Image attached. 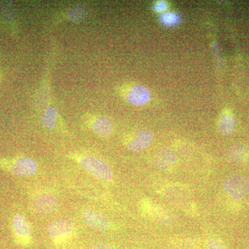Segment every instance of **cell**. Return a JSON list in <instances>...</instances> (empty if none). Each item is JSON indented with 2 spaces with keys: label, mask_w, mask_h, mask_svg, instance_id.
<instances>
[{
  "label": "cell",
  "mask_w": 249,
  "mask_h": 249,
  "mask_svg": "<svg viewBox=\"0 0 249 249\" xmlns=\"http://www.w3.org/2000/svg\"><path fill=\"white\" fill-rule=\"evenodd\" d=\"M70 158L75 160L83 169L98 179L105 182L112 181L114 177L112 170L106 162L100 159L92 156L81 155H71Z\"/></svg>",
  "instance_id": "1"
},
{
  "label": "cell",
  "mask_w": 249,
  "mask_h": 249,
  "mask_svg": "<svg viewBox=\"0 0 249 249\" xmlns=\"http://www.w3.org/2000/svg\"><path fill=\"white\" fill-rule=\"evenodd\" d=\"M75 227L71 219L60 217L49 223L47 232L55 247L67 245L75 235Z\"/></svg>",
  "instance_id": "2"
},
{
  "label": "cell",
  "mask_w": 249,
  "mask_h": 249,
  "mask_svg": "<svg viewBox=\"0 0 249 249\" xmlns=\"http://www.w3.org/2000/svg\"><path fill=\"white\" fill-rule=\"evenodd\" d=\"M0 169L18 177H31L37 171V163L34 159L19 157L0 160Z\"/></svg>",
  "instance_id": "3"
},
{
  "label": "cell",
  "mask_w": 249,
  "mask_h": 249,
  "mask_svg": "<svg viewBox=\"0 0 249 249\" xmlns=\"http://www.w3.org/2000/svg\"><path fill=\"white\" fill-rule=\"evenodd\" d=\"M12 231L17 245L24 248L32 245V229L30 223L22 214H16L13 218Z\"/></svg>",
  "instance_id": "4"
},
{
  "label": "cell",
  "mask_w": 249,
  "mask_h": 249,
  "mask_svg": "<svg viewBox=\"0 0 249 249\" xmlns=\"http://www.w3.org/2000/svg\"><path fill=\"white\" fill-rule=\"evenodd\" d=\"M223 188L233 199L242 200L249 193V179L244 175H229L224 179Z\"/></svg>",
  "instance_id": "5"
},
{
  "label": "cell",
  "mask_w": 249,
  "mask_h": 249,
  "mask_svg": "<svg viewBox=\"0 0 249 249\" xmlns=\"http://www.w3.org/2000/svg\"><path fill=\"white\" fill-rule=\"evenodd\" d=\"M58 207V199L49 193H38L31 201V208L37 214L51 213L56 211Z\"/></svg>",
  "instance_id": "6"
},
{
  "label": "cell",
  "mask_w": 249,
  "mask_h": 249,
  "mask_svg": "<svg viewBox=\"0 0 249 249\" xmlns=\"http://www.w3.org/2000/svg\"><path fill=\"white\" fill-rule=\"evenodd\" d=\"M82 218L87 225L96 230L106 231L112 228V224L106 216L91 209L84 210Z\"/></svg>",
  "instance_id": "7"
},
{
  "label": "cell",
  "mask_w": 249,
  "mask_h": 249,
  "mask_svg": "<svg viewBox=\"0 0 249 249\" xmlns=\"http://www.w3.org/2000/svg\"><path fill=\"white\" fill-rule=\"evenodd\" d=\"M153 139V134L147 129H139L127 142V148L134 152H142L147 148Z\"/></svg>",
  "instance_id": "8"
},
{
  "label": "cell",
  "mask_w": 249,
  "mask_h": 249,
  "mask_svg": "<svg viewBox=\"0 0 249 249\" xmlns=\"http://www.w3.org/2000/svg\"><path fill=\"white\" fill-rule=\"evenodd\" d=\"M150 91L142 85H135L129 90L127 95L128 103L134 106H142L150 100Z\"/></svg>",
  "instance_id": "9"
},
{
  "label": "cell",
  "mask_w": 249,
  "mask_h": 249,
  "mask_svg": "<svg viewBox=\"0 0 249 249\" xmlns=\"http://www.w3.org/2000/svg\"><path fill=\"white\" fill-rule=\"evenodd\" d=\"M249 156L248 149L242 144L232 145L227 153V160L233 165H241L245 163Z\"/></svg>",
  "instance_id": "10"
},
{
  "label": "cell",
  "mask_w": 249,
  "mask_h": 249,
  "mask_svg": "<svg viewBox=\"0 0 249 249\" xmlns=\"http://www.w3.org/2000/svg\"><path fill=\"white\" fill-rule=\"evenodd\" d=\"M91 128L93 132L101 137H109L114 130V124L109 118L101 116L93 121Z\"/></svg>",
  "instance_id": "11"
},
{
  "label": "cell",
  "mask_w": 249,
  "mask_h": 249,
  "mask_svg": "<svg viewBox=\"0 0 249 249\" xmlns=\"http://www.w3.org/2000/svg\"><path fill=\"white\" fill-rule=\"evenodd\" d=\"M235 128V121L233 116L230 114H223L219 121V129L224 136L231 134Z\"/></svg>",
  "instance_id": "12"
},
{
  "label": "cell",
  "mask_w": 249,
  "mask_h": 249,
  "mask_svg": "<svg viewBox=\"0 0 249 249\" xmlns=\"http://www.w3.org/2000/svg\"><path fill=\"white\" fill-rule=\"evenodd\" d=\"M58 111L56 108L50 106L46 109L42 117V124L46 128L49 130H53L56 127L57 120H58Z\"/></svg>",
  "instance_id": "13"
},
{
  "label": "cell",
  "mask_w": 249,
  "mask_h": 249,
  "mask_svg": "<svg viewBox=\"0 0 249 249\" xmlns=\"http://www.w3.org/2000/svg\"><path fill=\"white\" fill-rule=\"evenodd\" d=\"M86 14V10L85 9L84 7L78 6L69 11L68 18L71 22L78 23L84 19Z\"/></svg>",
  "instance_id": "14"
},
{
  "label": "cell",
  "mask_w": 249,
  "mask_h": 249,
  "mask_svg": "<svg viewBox=\"0 0 249 249\" xmlns=\"http://www.w3.org/2000/svg\"><path fill=\"white\" fill-rule=\"evenodd\" d=\"M158 155L159 158L168 165L173 164L177 161V157L174 152L164 147L159 149Z\"/></svg>",
  "instance_id": "15"
},
{
  "label": "cell",
  "mask_w": 249,
  "mask_h": 249,
  "mask_svg": "<svg viewBox=\"0 0 249 249\" xmlns=\"http://www.w3.org/2000/svg\"><path fill=\"white\" fill-rule=\"evenodd\" d=\"M162 22L168 26L174 25L178 22V17L177 15L172 14V13H167L163 15L161 17Z\"/></svg>",
  "instance_id": "16"
},
{
  "label": "cell",
  "mask_w": 249,
  "mask_h": 249,
  "mask_svg": "<svg viewBox=\"0 0 249 249\" xmlns=\"http://www.w3.org/2000/svg\"><path fill=\"white\" fill-rule=\"evenodd\" d=\"M206 249H227L224 244L217 238H211L206 243Z\"/></svg>",
  "instance_id": "17"
},
{
  "label": "cell",
  "mask_w": 249,
  "mask_h": 249,
  "mask_svg": "<svg viewBox=\"0 0 249 249\" xmlns=\"http://www.w3.org/2000/svg\"><path fill=\"white\" fill-rule=\"evenodd\" d=\"M154 165L157 168H160V170H167L168 169V164L163 162V160H160V158L156 159L154 161Z\"/></svg>",
  "instance_id": "18"
},
{
  "label": "cell",
  "mask_w": 249,
  "mask_h": 249,
  "mask_svg": "<svg viewBox=\"0 0 249 249\" xmlns=\"http://www.w3.org/2000/svg\"><path fill=\"white\" fill-rule=\"evenodd\" d=\"M155 10L158 12H162V11H164L167 8V3L165 2V1H159V2L157 3V4L155 5Z\"/></svg>",
  "instance_id": "19"
},
{
  "label": "cell",
  "mask_w": 249,
  "mask_h": 249,
  "mask_svg": "<svg viewBox=\"0 0 249 249\" xmlns=\"http://www.w3.org/2000/svg\"><path fill=\"white\" fill-rule=\"evenodd\" d=\"M91 249H114V247L107 243H98L93 245Z\"/></svg>",
  "instance_id": "20"
}]
</instances>
